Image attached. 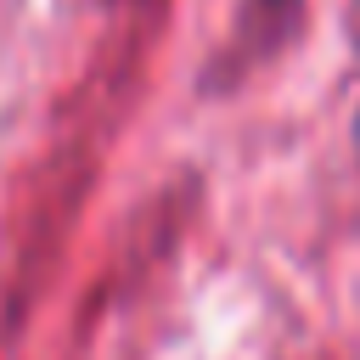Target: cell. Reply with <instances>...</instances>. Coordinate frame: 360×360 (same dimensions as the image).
<instances>
[{"label": "cell", "instance_id": "1", "mask_svg": "<svg viewBox=\"0 0 360 360\" xmlns=\"http://www.w3.org/2000/svg\"><path fill=\"white\" fill-rule=\"evenodd\" d=\"M259 17H270V22H287L292 11H298V0H248Z\"/></svg>", "mask_w": 360, "mask_h": 360}, {"label": "cell", "instance_id": "2", "mask_svg": "<svg viewBox=\"0 0 360 360\" xmlns=\"http://www.w3.org/2000/svg\"><path fill=\"white\" fill-rule=\"evenodd\" d=\"M354 152H360V107H354Z\"/></svg>", "mask_w": 360, "mask_h": 360}]
</instances>
